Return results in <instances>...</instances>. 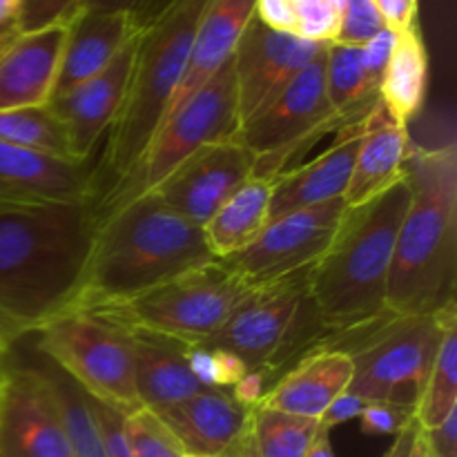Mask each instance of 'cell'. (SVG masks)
<instances>
[{
    "label": "cell",
    "instance_id": "obj_1",
    "mask_svg": "<svg viewBox=\"0 0 457 457\" xmlns=\"http://www.w3.org/2000/svg\"><path fill=\"white\" fill-rule=\"evenodd\" d=\"M94 228L92 201L0 205V339L9 348L74 308Z\"/></svg>",
    "mask_w": 457,
    "mask_h": 457
},
{
    "label": "cell",
    "instance_id": "obj_2",
    "mask_svg": "<svg viewBox=\"0 0 457 457\" xmlns=\"http://www.w3.org/2000/svg\"><path fill=\"white\" fill-rule=\"evenodd\" d=\"M404 179L411 204L395 239L386 311L433 317L455 306L457 288V150L411 145Z\"/></svg>",
    "mask_w": 457,
    "mask_h": 457
},
{
    "label": "cell",
    "instance_id": "obj_3",
    "mask_svg": "<svg viewBox=\"0 0 457 457\" xmlns=\"http://www.w3.org/2000/svg\"><path fill=\"white\" fill-rule=\"evenodd\" d=\"M214 262L204 230L147 192L96 221L83 288L71 311L138 297Z\"/></svg>",
    "mask_w": 457,
    "mask_h": 457
},
{
    "label": "cell",
    "instance_id": "obj_4",
    "mask_svg": "<svg viewBox=\"0 0 457 457\" xmlns=\"http://www.w3.org/2000/svg\"><path fill=\"white\" fill-rule=\"evenodd\" d=\"M411 204L406 179L366 204L346 208L328 248L308 270V290L330 342L379 324L397 230Z\"/></svg>",
    "mask_w": 457,
    "mask_h": 457
},
{
    "label": "cell",
    "instance_id": "obj_5",
    "mask_svg": "<svg viewBox=\"0 0 457 457\" xmlns=\"http://www.w3.org/2000/svg\"><path fill=\"white\" fill-rule=\"evenodd\" d=\"M205 4L208 0H170L138 29L128 92L96 168V201L132 172L163 123L186 74Z\"/></svg>",
    "mask_w": 457,
    "mask_h": 457
},
{
    "label": "cell",
    "instance_id": "obj_6",
    "mask_svg": "<svg viewBox=\"0 0 457 457\" xmlns=\"http://www.w3.org/2000/svg\"><path fill=\"white\" fill-rule=\"evenodd\" d=\"M257 288L223 262H214L138 297L80 312H89L129 333L154 335L192 346L208 344Z\"/></svg>",
    "mask_w": 457,
    "mask_h": 457
},
{
    "label": "cell",
    "instance_id": "obj_7",
    "mask_svg": "<svg viewBox=\"0 0 457 457\" xmlns=\"http://www.w3.org/2000/svg\"><path fill=\"white\" fill-rule=\"evenodd\" d=\"M457 317L451 306L433 317H386L379 324L328 344L353 360L346 391L373 404L418 411L440 348L445 324Z\"/></svg>",
    "mask_w": 457,
    "mask_h": 457
},
{
    "label": "cell",
    "instance_id": "obj_8",
    "mask_svg": "<svg viewBox=\"0 0 457 457\" xmlns=\"http://www.w3.org/2000/svg\"><path fill=\"white\" fill-rule=\"evenodd\" d=\"M308 270L259 286L210 339V346L235 353L248 370H262L268 379L324 346L328 333L308 290Z\"/></svg>",
    "mask_w": 457,
    "mask_h": 457
},
{
    "label": "cell",
    "instance_id": "obj_9",
    "mask_svg": "<svg viewBox=\"0 0 457 457\" xmlns=\"http://www.w3.org/2000/svg\"><path fill=\"white\" fill-rule=\"evenodd\" d=\"M239 128L235 67L230 58L186 103L170 112L132 172L96 201L94 205L96 221L128 201L154 190L179 163H183L199 147L239 138Z\"/></svg>",
    "mask_w": 457,
    "mask_h": 457
},
{
    "label": "cell",
    "instance_id": "obj_10",
    "mask_svg": "<svg viewBox=\"0 0 457 457\" xmlns=\"http://www.w3.org/2000/svg\"><path fill=\"white\" fill-rule=\"evenodd\" d=\"M36 351L92 400L129 415L141 411L132 366V335L120 326L71 311L40 328Z\"/></svg>",
    "mask_w": 457,
    "mask_h": 457
},
{
    "label": "cell",
    "instance_id": "obj_11",
    "mask_svg": "<svg viewBox=\"0 0 457 457\" xmlns=\"http://www.w3.org/2000/svg\"><path fill=\"white\" fill-rule=\"evenodd\" d=\"M326 47L262 112L239 128V141L257 156L253 177L275 179L293 156L326 134L346 128L326 94Z\"/></svg>",
    "mask_w": 457,
    "mask_h": 457
},
{
    "label": "cell",
    "instance_id": "obj_12",
    "mask_svg": "<svg viewBox=\"0 0 457 457\" xmlns=\"http://www.w3.org/2000/svg\"><path fill=\"white\" fill-rule=\"evenodd\" d=\"M346 212L344 196L311 208L293 210L268 221L253 244L223 259L253 286L272 284L311 268L324 254Z\"/></svg>",
    "mask_w": 457,
    "mask_h": 457
},
{
    "label": "cell",
    "instance_id": "obj_13",
    "mask_svg": "<svg viewBox=\"0 0 457 457\" xmlns=\"http://www.w3.org/2000/svg\"><path fill=\"white\" fill-rule=\"evenodd\" d=\"M254 161L257 156L239 138L210 143L192 152L152 192L201 228L237 187L253 177Z\"/></svg>",
    "mask_w": 457,
    "mask_h": 457
},
{
    "label": "cell",
    "instance_id": "obj_14",
    "mask_svg": "<svg viewBox=\"0 0 457 457\" xmlns=\"http://www.w3.org/2000/svg\"><path fill=\"white\" fill-rule=\"evenodd\" d=\"M326 45L281 34L253 16L232 54L239 123L262 112Z\"/></svg>",
    "mask_w": 457,
    "mask_h": 457
},
{
    "label": "cell",
    "instance_id": "obj_15",
    "mask_svg": "<svg viewBox=\"0 0 457 457\" xmlns=\"http://www.w3.org/2000/svg\"><path fill=\"white\" fill-rule=\"evenodd\" d=\"M0 457H74L38 366H12L0 391Z\"/></svg>",
    "mask_w": 457,
    "mask_h": 457
},
{
    "label": "cell",
    "instance_id": "obj_16",
    "mask_svg": "<svg viewBox=\"0 0 457 457\" xmlns=\"http://www.w3.org/2000/svg\"><path fill=\"white\" fill-rule=\"evenodd\" d=\"M58 201L96 204V168L0 141V205Z\"/></svg>",
    "mask_w": 457,
    "mask_h": 457
},
{
    "label": "cell",
    "instance_id": "obj_17",
    "mask_svg": "<svg viewBox=\"0 0 457 457\" xmlns=\"http://www.w3.org/2000/svg\"><path fill=\"white\" fill-rule=\"evenodd\" d=\"M134 49H137V36L120 49L119 56L105 70L49 101L70 134L76 161H89L98 138L110 132L112 123L119 116L128 92Z\"/></svg>",
    "mask_w": 457,
    "mask_h": 457
},
{
    "label": "cell",
    "instance_id": "obj_18",
    "mask_svg": "<svg viewBox=\"0 0 457 457\" xmlns=\"http://www.w3.org/2000/svg\"><path fill=\"white\" fill-rule=\"evenodd\" d=\"M67 21L18 34L0 52V110L47 105L56 85Z\"/></svg>",
    "mask_w": 457,
    "mask_h": 457
},
{
    "label": "cell",
    "instance_id": "obj_19",
    "mask_svg": "<svg viewBox=\"0 0 457 457\" xmlns=\"http://www.w3.org/2000/svg\"><path fill=\"white\" fill-rule=\"evenodd\" d=\"M351 378L353 360L348 353L328 346L312 348L270 384L259 406L320 420L335 397L346 391Z\"/></svg>",
    "mask_w": 457,
    "mask_h": 457
},
{
    "label": "cell",
    "instance_id": "obj_20",
    "mask_svg": "<svg viewBox=\"0 0 457 457\" xmlns=\"http://www.w3.org/2000/svg\"><path fill=\"white\" fill-rule=\"evenodd\" d=\"M156 415L177 437L183 453L219 457L245 431L253 409L237 404L228 391L204 388Z\"/></svg>",
    "mask_w": 457,
    "mask_h": 457
},
{
    "label": "cell",
    "instance_id": "obj_21",
    "mask_svg": "<svg viewBox=\"0 0 457 457\" xmlns=\"http://www.w3.org/2000/svg\"><path fill=\"white\" fill-rule=\"evenodd\" d=\"M409 128L397 123L382 103L361 120V141L344 201L346 208L366 204L404 179L411 152Z\"/></svg>",
    "mask_w": 457,
    "mask_h": 457
},
{
    "label": "cell",
    "instance_id": "obj_22",
    "mask_svg": "<svg viewBox=\"0 0 457 457\" xmlns=\"http://www.w3.org/2000/svg\"><path fill=\"white\" fill-rule=\"evenodd\" d=\"M361 141V123L344 128L335 145L299 168L281 172L272 183L270 219L344 196Z\"/></svg>",
    "mask_w": 457,
    "mask_h": 457
},
{
    "label": "cell",
    "instance_id": "obj_23",
    "mask_svg": "<svg viewBox=\"0 0 457 457\" xmlns=\"http://www.w3.org/2000/svg\"><path fill=\"white\" fill-rule=\"evenodd\" d=\"M137 34V22L128 13L76 12L67 21V36L52 98L105 70Z\"/></svg>",
    "mask_w": 457,
    "mask_h": 457
},
{
    "label": "cell",
    "instance_id": "obj_24",
    "mask_svg": "<svg viewBox=\"0 0 457 457\" xmlns=\"http://www.w3.org/2000/svg\"><path fill=\"white\" fill-rule=\"evenodd\" d=\"M254 3L257 0H208L196 27L186 74L165 119L230 61L239 36L253 21Z\"/></svg>",
    "mask_w": 457,
    "mask_h": 457
},
{
    "label": "cell",
    "instance_id": "obj_25",
    "mask_svg": "<svg viewBox=\"0 0 457 457\" xmlns=\"http://www.w3.org/2000/svg\"><path fill=\"white\" fill-rule=\"evenodd\" d=\"M129 335H132L134 386L143 409L161 413L204 391L187 366L183 344L145 333Z\"/></svg>",
    "mask_w": 457,
    "mask_h": 457
},
{
    "label": "cell",
    "instance_id": "obj_26",
    "mask_svg": "<svg viewBox=\"0 0 457 457\" xmlns=\"http://www.w3.org/2000/svg\"><path fill=\"white\" fill-rule=\"evenodd\" d=\"M275 179L250 177L237 187L221 208L201 226L204 239L214 259L232 257L253 244L270 219V199Z\"/></svg>",
    "mask_w": 457,
    "mask_h": 457
},
{
    "label": "cell",
    "instance_id": "obj_27",
    "mask_svg": "<svg viewBox=\"0 0 457 457\" xmlns=\"http://www.w3.org/2000/svg\"><path fill=\"white\" fill-rule=\"evenodd\" d=\"M428 87V52L420 27L395 34V45L379 80V103L397 123L409 128L411 119L422 110Z\"/></svg>",
    "mask_w": 457,
    "mask_h": 457
},
{
    "label": "cell",
    "instance_id": "obj_28",
    "mask_svg": "<svg viewBox=\"0 0 457 457\" xmlns=\"http://www.w3.org/2000/svg\"><path fill=\"white\" fill-rule=\"evenodd\" d=\"M324 76L330 105L346 128L361 123L379 103V83H375L366 71L360 47L326 45Z\"/></svg>",
    "mask_w": 457,
    "mask_h": 457
},
{
    "label": "cell",
    "instance_id": "obj_29",
    "mask_svg": "<svg viewBox=\"0 0 457 457\" xmlns=\"http://www.w3.org/2000/svg\"><path fill=\"white\" fill-rule=\"evenodd\" d=\"M346 0H257L254 18L311 43H333Z\"/></svg>",
    "mask_w": 457,
    "mask_h": 457
},
{
    "label": "cell",
    "instance_id": "obj_30",
    "mask_svg": "<svg viewBox=\"0 0 457 457\" xmlns=\"http://www.w3.org/2000/svg\"><path fill=\"white\" fill-rule=\"evenodd\" d=\"M47 386L56 402L58 415L62 420V428L70 440L71 455L74 457H107L105 442H103L101 427H98L96 413H94L92 400L67 378L65 373L49 364L43 357L38 366Z\"/></svg>",
    "mask_w": 457,
    "mask_h": 457
},
{
    "label": "cell",
    "instance_id": "obj_31",
    "mask_svg": "<svg viewBox=\"0 0 457 457\" xmlns=\"http://www.w3.org/2000/svg\"><path fill=\"white\" fill-rule=\"evenodd\" d=\"M0 141L56 159L76 161L70 134L52 105L0 110ZM85 163V161H83Z\"/></svg>",
    "mask_w": 457,
    "mask_h": 457
},
{
    "label": "cell",
    "instance_id": "obj_32",
    "mask_svg": "<svg viewBox=\"0 0 457 457\" xmlns=\"http://www.w3.org/2000/svg\"><path fill=\"white\" fill-rule=\"evenodd\" d=\"M457 409V317L445 324L440 348L428 375L427 391L415 418L424 431L436 428Z\"/></svg>",
    "mask_w": 457,
    "mask_h": 457
},
{
    "label": "cell",
    "instance_id": "obj_33",
    "mask_svg": "<svg viewBox=\"0 0 457 457\" xmlns=\"http://www.w3.org/2000/svg\"><path fill=\"white\" fill-rule=\"evenodd\" d=\"M317 431H320V420L297 418L262 406L253 409V437L257 457H303Z\"/></svg>",
    "mask_w": 457,
    "mask_h": 457
},
{
    "label": "cell",
    "instance_id": "obj_34",
    "mask_svg": "<svg viewBox=\"0 0 457 457\" xmlns=\"http://www.w3.org/2000/svg\"><path fill=\"white\" fill-rule=\"evenodd\" d=\"M125 445L132 457H183L181 445L152 411L141 409L123 418Z\"/></svg>",
    "mask_w": 457,
    "mask_h": 457
},
{
    "label": "cell",
    "instance_id": "obj_35",
    "mask_svg": "<svg viewBox=\"0 0 457 457\" xmlns=\"http://www.w3.org/2000/svg\"><path fill=\"white\" fill-rule=\"evenodd\" d=\"M382 29H386V27H384L382 18H379L378 9L373 7L370 0H346L333 43L361 47Z\"/></svg>",
    "mask_w": 457,
    "mask_h": 457
},
{
    "label": "cell",
    "instance_id": "obj_36",
    "mask_svg": "<svg viewBox=\"0 0 457 457\" xmlns=\"http://www.w3.org/2000/svg\"><path fill=\"white\" fill-rule=\"evenodd\" d=\"M79 4L80 0H22L16 16L18 34H29L70 21Z\"/></svg>",
    "mask_w": 457,
    "mask_h": 457
},
{
    "label": "cell",
    "instance_id": "obj_37",
    "mask_svg": "<svg viewBox=\"0 0 457 457\" xmlns=\"http://www.w3.org/2000/svg\"><path fill=\"white\" fill-rule=\"evenodd\" d=\"M357 420L361 424V433L366 436H397L413 422L415 413L402 406L373 402V404H366L364 413Z\"/></svg>",
    "mask_w": 457,
    "mask_h": 457
},
{
    "label": "cell",
    "instance_id": "obj_38",
    "mask_svg": "<svg viewBox=\"0 0 457 457\" xmlns=\"http://www.w3.org/2000/svg\"><path fill=\"white\" fill-rule=\"evenodd\" d=\"M170 0H80L76 12H103V13H128L137 27L143 25L159 16Z\"/></svg>",
    "mask_w": 457,
    "mask_h": 457
},
{
    "label": "cell",
    "instance_id": "obj_39",
    "mask_svg": "<svg viewBox=\"0 0 457 457\" xmlns=\"http://www.w3.org/2000/svg\"><path fill=\"white\" fill-rule=\"evenodd\" d=\"M393 45H395V31L382 29L379 34H375L369 43L360 47L366 71H369V76L375 83L382 80L384 70H386L388 65V58H391L393 54Z\"/></svg>",
    "mask_w": 457,
    "mask_h": 457
},
{
    "label": "cell",
    "instance_id": "obj_40",
    "mask_svg": "<svg viewBox=\"0 0 457 457\" xmlns=\"http://www.w3.org/2000/svg\"><path fill=\"white\" fill-rule=\"evenodd\" d=\"M384 27L395 34L418 25V0H370Z\"/></svg>",
    "mask_w": 457,
    "mask_h": 457
},
{
    "label": "cell",
    "instance_id": "obj_41",
    "mask_svg": "<svg viewBox=\"0 0 457 457\" xmlns=\"http://www.w3.org/2000/svg\"><path fill=\"white\" fill-rule=\"evenodd\" d=\"M366 404H369V402H364L361 397L344 391L342 395L335 397L333 404L324 411V415L320 418V427L326 428V431H333V428L339 427V424L360 418V415L364 413Z\"/></svg>",
    "mask_w": 457,
    "mask_h": 457
},
{
    "label": "cell",
    "instance_id": "obj_42",
    "mask_svg": "<svg viewBox=\"0 0 457 457\" xmlns=\"http://www.w3.org/2000/svg\"><path fill=\"white\" fill-rule=\"evenodd\" d=\"M270 388V379L262 370H248L235 386L230 388V397L237 404L245 406V409H257L262 397Z\"/></svg>",
    "mask_w": 457,
    "mask_h": 457
},
{
    "label": "cell",
    "instance_id": "obj_43",
    "mask_svg": "<svg viewBox=\"0 0 457 457\" xmlns=\"http://www.w3.org/2000/svg\"><path fill=\"white\" fill-rule=\"evenodd\" d=\"M420 428H422V427H420L418 418H415L413 422H411L409 427L404 428V431L397 433L395 442H393L391 449L386 451V455H384V457H409L411 449H413L415 437H418V433H420Z\"/></svg>",
    "mask_w": 457,
    "mask_h": 457
},
{
    "label": "cell",
    "instance_id": "obj_44",
    "mask_svg": "<svg viewBox=\"0 0 457 457\" xmlns=\"http://www.w3.org/2000/svg\"><path fill=\"white\" fill-rule=\"evenodd\" d=\"M219 457H257V451H254V437H253V418H250V424L245 427V431L228 446Z\"/></svg>",
    "mask_w": 457,
    "mask_h": 457
},
{
    "label": "cell",
    "instance_id": "obj_45",
    "mask_svg": "<svg viewBox=\"0 0 457 457\" xmlns=\"http://www.w3.org/2000/svg\"><path fill=\"white\" fill-rule=\"evenodd\" d=\"M303 457H335L333 453V445H330V431L320 427L317 436L312 437L311 446H308L306 455Z\"/></svg>",
    "mask_w": 457,
    "mask_h": 457
},
{
    "label": "cell",
    "instance_id": "obj_46",
    "mask_svg": "<svg viewBox=\"0 0 457 457\" xmlns=\"http://www.w3.org/2000/svg\"><path fill=\"white\" fill-rule=\"evenodd\" d=\"M22 0H0V27L13 25L18 12H21Z\"/></svg>",
    "mask_w": 457,
    "mask_h": 457
},
{
    "label": "cell",
    "instance_id": "obj_47",
    "mask_svg": "<svg viewBox=\"0 0 457 457\" xmlns=\"http://www.w3.org/2000/svg\"><path fill=\"white\" fill-rule=\"evenodd\" d=\"M9 355H12V348L0 339V391H3V386L7 384L9 369H12V364H9Z\"/></svg>",
    "mask_w": 457,
    "mask_h": 457
},
{
    "label": "cell",
    "instance_id": "obj_48",
    "mask_svg": "<svg viewBox=\"0 0 457 457\" xmlns=\"http://www.w3.org/2000/svg\"><path fill=\"white\" fill-rule=\"evenodd\" d=\"M18 36V29H16V22L13 25H4L0 27V52H3L4 47H7L9 43H12L13 38Z\"/></svg>",
    "mask_w": 457,
    "mask_h": 457
},
{
    "label": "cell",
    "instance_id": "obj_49",
    "mask_svg": "<svg viewBox=\"0 0 457 457\" xmlns=\"http://www.w3.org/2000/svg\"><path fill=\"white\" fill-rule=\"evenodd\" d=\"M409 457H428V451H427V442H424V431L420 428L418 437H415L413 442V449H411Z\"/></svg>",
    "mask_w": 457,
    "mask_h": 457
},
{
    "label": "cell",
    "instance_id": "obj_50",
    "mask_svg": "<svg viewBox=\"0 0 457 457\" xmlns=\"http://www.w3.org/2000/svg\"><path fill=\"white\" fill-rule=\"evenodd\" d=\"M183 457H195V455H183Z\"/></svg>",
    "mask_w": 457,
    "mask_h": 457
}]
</instances>
